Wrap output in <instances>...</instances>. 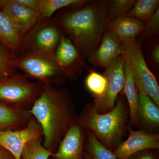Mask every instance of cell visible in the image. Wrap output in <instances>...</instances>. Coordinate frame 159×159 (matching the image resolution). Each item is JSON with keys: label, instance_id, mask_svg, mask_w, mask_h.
<instances>
[{"label": "cell", "instance_id": "obj_1", "mask_svg": "<svg viewBox=\"0 0 159 159\" xmlns=\"http://www.w3.org/2000/svg\"><path fill=\"white\" fill-rule=\"evenodd\" d=\"M107 0H89L78 7L60 10L54 20L88 59L97 50L107 29Z\"/></svg>", "mask_w": 159, "mask_h": 159}, {"label": "cell", "instance_id": "obj_2", "mask_svg": "<svg viewBox=\"0 0 159 159\" xmlns=\"http://www.w3.org/2000/svg\"><path fill=\"white\" fill-rule=\"evenodd\" d=\"M29 111L42 129L44 147L55 153L78 116L70 94L66 89L44 85Z\"/></svg>", "mask_w": 159, "mask_h": 159}, {"label": "cell", "instance_id": "obj_3", "mask_svg": "<svg viewBox=\"0 0 159 159\" xmlns=\"http://www.w3.org/2000/svg\"><path fill=\"white\" fill-rule=\"evenodd\" d=\"M77 117L83 125L95 135L97 140L112 152L128 133L129 108L122 91L118 96L115 107L109 112L98 113L90 102L86 104Z\"/></svg>", "mask_w": 159, "mask_h": 159}, {"label": "cell", "instance_id": "obj_4", "mask_svg": "<svg viewBox=\"0 0 159 159\" xmlns=\"http://www.w3.org/2000/svg\"><path fill=\"white\" fill-rule=\"evenodd\" d=\"M121 41L122 54L133 73L137 91L142 90L159 107L158 84L147 65L142 43L136 39Z\"/></svg>", "mask_w": 159, "mask_h": 159}, {"label": "cell", "instance_id": "obj_5", "mask_svg": "<svg viewBox=\"0 0 159 159\" xmlns=\"http://www.w3.org/2000/svg\"><path fill=\"white\" fill-rule=\"evenodd\" d=\"M25 74L16 73L0 80V102L29 110L43 91L44 84L31 82Z\"/></svg>", "mask_w": 159, "mask_h": 159}, {"label": "cell", "instance_id": "obj_6", "mask_svg": "<svg viewBox=\"0 0 159 159\" xmlns=\"http://www.w3.org/2000/svg\"><path fill=\"white\" fill-rule=\"evenodd\" d=\"M11 63L29 78L36 79L44 85H61L66 80L55 58L45 54L26 53L11 60Z\"/></svg>", "mask_w": 159, "mask_h": 159}, {"label": "cell", "instance_id": "obj_7", "mask_svg": "<svg viewBox=\"0 0 159 159\" xmlns=\"http://www.w3.org/2000/svg\"><path fill=\"white\" fill-rule=\"evenodd\" d=\"M62 32L52 19L41 18L23 38L22 51L45 54L55 58L54 53Z\"/></svg>", "mask_w": 159, "mask_h": 159}, {"label": "cell", "instance_id": "obj_8", "mask_svg": "<svg viewBox=\"0 0 159 159\" xmlns=\"http://www.w3.org/2000/svg\"><path fill=\"white\" fill-rule=\"evenodd\" d=\"M125 62L122 54L111 65L104 69L102 75L107 81L105 92L102 97L94 99L92 102L98 113H107L115 107L118 96L124 88Z\"/></svg>", "mask_w": 159, "mask_h": 159}, {"label": "cell", "instance_id": "obj_9", "mask_svg": "<svg viewBox=\"0 0 159 159\" xmlns=\"http://www.w3.org/2000/svg\"><path fill=\"white\" fill-rule=\"evenodd\" d=\"M54 57L66 79L70 81L77 80L84 70H89L85 57L62 32Z\"/></svg>", "mask_w": 159, "mask_h": 159}, {"label": "cell", "instance_id": "obj_10", "mask_svg": "<svg viewBox=\"0 0 159 159\" xmlns=\"http://www.w3.org/2000/svg\"><path fill=\"white\" fill-rule=\"evenodd\" d=\"M43 132L39 122L32 116L25 128L18 130H0V146L15 159H21L23 148L33 139L42 138Z\"/></svg>", "mask_w": 159, "mask_h": 159}, {"label": "cell", "instance_id": "obj_11", "mask_svg": "<svg viewBox=\"0 0 159 159\" xmlns=\"http://www.w3.org/2000/svg\"><path fill=\"white\" fill-rule=\"evenodd\" d=\"M88 132L77 117L51 159H85L83 152Z\"/></svg>", "mask_w": 159, "mask_h": 159}, {"label": "cell", "instance_id": "obj_12", "mask_svg": "<svg viewBox=\"0 0 159 159\" xmlns=\"http://www.w3.org/2000/svg\"><path fill=\"white\" fill-rule=\"evenodd\" d=\"M128 137L113 152L117 159H126L134 154L146 149L159 150V134H151L145 131L135 130L129 125Z\"/></svg>", "mask_w": 159, "mask_h": 159}, {"label": "cell", "instance_id": "obj_13", "mask_svg": "<svg viewBox=\"0 0 159 159\" xmlns=\"http://www.w3.org/2000/svg\"><path fill=\"white\" fill-rule=\"evenodd\" d=\"M1 9L9 18L22 39L41 18L38 11L22 6L15 0H1Z\"/></svg>", "mask_w": 159, "mask_h": 159}, {"label": "cell", "instance_id": "obj_14", "mask_svg": "<svg viewBox=\"0 0 159 159\" xmlns=\"http://www.w3.org/2000/svg\"><path fill=\"white\" fill-rule=\"evenodd\" d=\"M122 54L121 40L111 31L107 29L99 47L87 60L94 66L105 69Z\"/></svg>", "mask_w": 159, "mask_h": 159}, {"label": "cell", "instance_id": "obj_15", "mask_svg": "<svg viewBox=\"0 0 159 159\" xmlns=\"http://www.w3.org/2000/svg\"><path fill=\"white\" fill-rule=\"evenodd\" d=\"M138 92L137 128L149 133L159 134V107L142 90Z\"/></svg>", "mask_w": 159, "mask_h": 159}, {"label": "cell", "instance_id": "obj_16", "mask_svg": "<svg viewBox=\"0 0 159 159\" xmlns=\"http://www.w3.org/2000/svg\"><path fill=\"white\" fill-rule=\"evenodd\" d=\"M32 116L29 110L16 108L0 102V130L25 128Z\"/></svg>", "mask_w": 159, "mask_h": 159}, {"label": "cell", "instance_id": "obj_17", "mask_svg": "<svg viewBox=\"0 0 159 159\" xmlns=\"http://www.w3.org/2000/svg\"><path fill=\"white\" fill-rule=\"evenodd\" d=\"M145 25L139 20L124 16L109 22L107 29L111 31L120 40L124 41L136 39Z\"/></svg>", "mask_w": 159, "mask_h": 159}, {"label": "cell", "instance_id": "obj_18", "mask_svg": "<svg viewBox=\"0 0 159 159\" xmlns=\"http://www.w3.org/2000/svg\"><path fill=\"white\" fill-rule=\"evenodd\" d=\"M124 76L125 81L122 92L125 95L129 108V125L132 127H137V111L139 104V93L136 87L133 73L130 66L125 61Z\"/></svg>", "mask_w": 159, "mask_h": 159}, {"label": "cell", "instance_id": "obj_19", "mask_svg": "<svg viewBox=\"0 0 159 159\" xmlns=\"http://www.w3.org/2000/svg\"><path fill=\"white\" fill-rule=\"evenodd\" d=\"M0 43L14 54L22 51V38L8 16L1 9Z\"/></svg>", "mask_w": 159, "mask_h": 159}, {"label": "cell", "instance_id": "obj_20", "mask_svg": "<svg viewBox=\"0 0 159 159\" xmlns=\"http://www.w3.org/2000/svg\"><path fill=\"white\" fill-rule=\"evenodd\" d=\"M89 0H40L38 12L42 18L51 19L58 10L83 6Z\"/></svg>", "mask_w": 159, "mask_h": 159}, {"label": "cell", "instance_id": "obj_21", "mask_svg": "<svg viewBox=\"0 0 159 159\" xmlns=\"http://www.w3.org/2000/svg\"><path fill=\"white\" fill-rule=\"evenodd\" d=\"M159 8V0H139L125 16L136 19L145 25Z\"/></svg>", "mask_w": 159, "mask_h": 159}, {"label": "cell", "instance_id": "obj_22", "mask_svg": "<svg viewBox=\"0 0 159 159\" xmlns=\"http://www.w3.org/2000/svg\"><path fill=\"white\" fill-rule=\"evenodd\" d=\"M84 150L89 154L92 159H117L113 152L101 144L89 130L86 138Z\"/></svg>", "mask_w": 159, "mask_h": 159}, {"label": "cell", "instance_id": "obj_23", "mask_svg": "<svg viewBox=\"0 0 159 159\" xmlns=\"http://www.w3.org/2000/svg\"><path fill=\"white\" fill-rule=\"evenodd\" d=\"M42 138L28 142L23 148L21 159H49L53 153L44 147Z\"/></svg>", "mask_w": 159, "mask_h": 159}, {"label": "cell", "instance_id": "obj_24", "mask_svg": "<svg viewBox=\"0 0 159 159\" xmlns=\"http://www.w3.org/2000/svg\"><path fill=\"white\" fill-rule=\"evenodd\" d=\"M136 0H108L107 6V23L124 17L130 11Z\"/></svg>", "mask_w": 159, "mask_h": 159}, {"label": "cell", "instance_id": "obj_25", "mask_svg": "<svg viewBox=\"0 0 159 159\" xmlns=\"http://www.w3.org/2000/svg\"><path fill=\"white\" fill-rule=\"evenodd\" d=\"M89 73L85 81L86 87L93 95L94 99L102 97L105 92L107 81L102 74L94 70H89Z\"/></svg>", "mask_w": 159, "mask_h": 159}, {"label": "cell", "instance_id": "obj_26", "mask_svg": "<svg viewBox=\"0 0 159 159\" xmlns=\"http://www.w3.org/2000/svg\"><path fill=\"white\" fill-rule=\"evenodd\" d=\"M16 57L13 52L0 43V80L17 73V69L11 63V60Z\"/></svg>", "mask_w": 159, "mask_h": 159}, {"label": "cell", "instance_id": "obj_27", "mask_svg": "<svg viewBox=\"0 0 159 159\" xmlns=\"http://www.w3.org/2000/svg\"><path fill=\"white\" fill-rule=\"evenodd\" d=\"M159 33V8L145 24V28L138 35L139 41L150 40L158 38Z\"/></svg>", "mask_w": 159, "mask_h": 159}, {"label": "cell", "instance_id": "obj_28", "mask_svg": "<svg viewBox=\"0 0 159 159\" xmlns=\"http://www.w3.org/2000/svg\"><path fill=\"white\" fill-rule=\"evenodd\" d=\"M149 41V53L151 61L154 66L158 67L159 65V43L158 38Z\"/></svg>", "mask_w": 159, "mask_h": 159}, {"label": "cell", "instance_id": "obj_29", "mask_svg": "<svg viewBox=\"0 0 159 159\" xmlns=\"http://www.w3.org/2000/svg\"><path fill=\"white\" fill-rule=\"evenodd\" d=\"M126 159H159V150L146 149L141 151Z\"/></svg>", "mask_w": 159, "mask_h": 159}, {"label": "cell", "instance_id": "obj_30", "mask_svg": "<svg viewBox=\"0 0 159 159\" xmlns=\"http://www.w3.org/2000/svg\"><path fill=\"white\" fill-rule=\"evenodd\" d=\"M15 1L22 6L38 11L40 0H15Z\"/></svg>", "mask_w": 159, "mask_h": 159}, {"label": "cell", "instance_id": "obj_31", "mask_svg": "<svg viewBox=\"0 0 159 159\" xmlns=\"http://www.w3.org/2000/svg\"><path fill=\"white\" fill-rule=\"evenodd\" d=\"M0 159H15L8 151L0 146Z\"/></svg>", "mask_w": 159, "mask_h": 159}, {"label": "cell", "instance_id": "obj_32", "mask_svg": "<svg viewBox=\"0 0 159 159\" xmlns=\"http://www.w3.org/2000/svg\"><path fill=\"white\" fill-rule=\"evenodd\" d=\"M83 156L84 157V158L85 159H92L91 158L90 156L89 155V154L87 152L85 151L84 150L83 152Z\"/></svg>", "mask_w": 159, "mask_h": 159}, {"label": "cell", "instance_id": "obj_33", "mask_svg": "<svg viewBox=\"0 0 159 159\" xmlns=\"http://www.w3.org/2000/svg\"><path fill=\"white\" fill-rule=\"evenodd\" d=\"M0 9H1V0H0Z\"/></svg>", "mask_w": 159, "mask_h": 159}]
</instances>
